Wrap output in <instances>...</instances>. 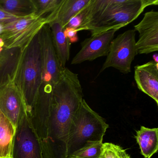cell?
I'll list each match as a JSON object with an SVG mask.
<instances>
[{"mask_svg":"<svg viewBox=\"0 0 158 158\" xmlns=\"http://www.w3.org/2000/svg\"><path fill=\"white\" fill-rule=\"evenodd\" d=\"M16 127L0 110V157L11 158Z\"/></svg>","mask_w":158,"mask_h":158,"instance_id":"e0dca14e","label":"cell"},{"mask_svg":"<svg viewBox=\"0 0 158 158\" xmlns=\"http://www.w3.org/2000/svg\"><path fill=\"white\" fill-rule=\"evenodd\" d=\"M36 8L35 14L46 18L53 12L62 0H33Z\"/></svg>","mask_w":158,"mask_h":158,"instance_id":"44dd1931","label":"cell"},{"mask_svg":"<svg viewBox=\"0 0 158 158\" xmlns=\"http://www.w3.org/2000/svg\"><path fill=\"white\" fill-rule=\"evenodd\" d=\"M119 28L111 29L91 35L81 43V48L76 54L71 64H80L85 61H92L100 57L107 56L111 42Z\"/></svg>","mask_w":158,"mask_h":158,"instance_id":"9c48e42d","label":"cell"},{"mask_svg":"<svg viewBox=\"0 0 158 158\" xmlns=\"http://www.w3.org/2000/svg\"><path fill=\"white\" fill-rule=\"evenodd\" d=\"M153 61L158 63V55L157 53H155L153 56Z\"/></svg>","mask_w":158,"mask_h":158,"instance_id":"484cf974","label":"cell"},{"mask_svg":"<svg viewBox=\"0 0 158 158\" xmlns=\"http://www.w3.org/2000/svg\"><path fill=\"white\" fill-rule=\"evenodd\" d=\"M0 158H8V157H6V158H1V157H0Z\"/></svg>","mask_w":158,"mask_h":158,"instance_id":"4316f807","label":"cell"},{"mask_svg":"<svg viewBox=\"0 0 158 158\" xmlns=\"http://www.w3.org/2000/svg\"><path fill=\"white\" fill-rule=\"evenodd\" d=\"M23 50L4 48L0 53V87L14 79L19 68Z\"/></svg>","mask_w":158,"mask_h":158,"instance_id":"4fadbf2b","label":"cell"},{"mask_svg":"<svg viewBox=\"0 0 158 158\" xmlns=\"http://www.w3.org/2000/svg\"><path fill=\"white\" fill-rule=\"evenodd\" d=\"M25 106L24 98L14 79L0 87V110L15 127Z\"/></svg>","mask_w":158,"mask_h":158,"instance_id":"8fae6325","label":"cell"},{"mask_svg":"<svg viewBox=\"0 0 158 158\" xmlns=\"http://www.w3.org/2000/svg\"><path fill=\"white\" fill-rule=\"evenodd\" d=\"M77 33L75 29L73 28H66L64 29V35L71 43L77 41Z\"/></svg>","mask_w":158,"mask_h":158,"instance_id":"cb8c5ba5","label":"cell"},{"mask_svg":"<svg viewBox=\"0 0 158 158\" xmlns=\"http://www.w3.org/2000/svg\"><path fill=\"white\" fill-rule=\"evenodd\" d=\"M86 7L70 20L64 29L66 28H70L77 30L80 27L85 15Z\"/></svg>","mask_w":158,"mask_h":158,"instance_id":"7402d4cb","label":"cell"},{"mask_svg":"<svg viewBox=\"0 0 158 158\" xmlns=\"http://www.w3.org/2000/svg\"><path fill=\"white\" fill-rule=\"evenodd\" d=\"M102 145V142H89L67 158H99Z\"/></svg>","mask_w":158,"mask_h":158,"instance_id":"d6986e66","label":"cell"},{"mask_svg":"<svg viewBox=\"0 0 158 158\" xmlns=\"http://www.w3.org/2000/svg\"><path fill=\"white\" fill-rule=\"evenodd\" d=\"M90 0H62L56 10L46 18L47 24L58 22L64 29L72 18L87 6Z\"/></svg>","mask_w":158,"mask_h":158,"instance_id":"5bb4252c","label":"cell"},{"mask_svg":"<svg viewBox=\"0 0 158 158\" xmlns=\"http://www.w3.org/2000/svg\"><path fill=\"white\" fill-rule=\"evenodd\" d=\"M135 32L134 29H130L114 38L99 74L110 67L115 68L124 74L131 72L132 62L137 55Z\"/></svg>","mask_w":158,"mask_h":158,"instance_id":"8992f818","label":"cell"},{"mask_svg":"<svg viewBox=\"0 0 158 158\" xmlns=\"http://www.w3.org/2000/svg\"><path fill=\"white\" fill-rule=\"evenodd\" d=\"M47 24L46 18L35 14L2 26L0 38L4 42V48L23 50Z\"/></svg>","mask_w":158,"mask_h":158,"instance_id":"277c9868","label":"cell"},{"mask_svg":"<svg viewBox=\"0 0 158 158\" xmlns=\"http://www.w3.org/2000/svg\"><path fill=\"white\" fill-rule=\"evenodd\" d=\"M22 18L15 16L0 8V25L3 26Z\"/></svg>","mask_w":158,"mask_h":158,"instance_id":"603a6c76","label":"cell"},{"mask_svg":"<svg viewBox=\"0 0 158 158\" xmlns=\"http://www.w3.org/2000/svg\"><path fill=\"white\" fill-rule=\"evenodd\" d=\"M158 0H132L126 6L114 11L86 27L91 35L126 26L136 19L148 6L158 5Z\"/></svg>","mask_w":158,"mask_h":158,"instance_id":"52a82bcc","label":"cell"},{"mask_svg":"<svg viewBox=\"0 0 158 158\" xmlns=\"http://www.w3.org/2000/svg\"><path fill=\"white\" fill-rule=\"evenodd\" d=\"M83 88L77 74L62 69L53 87L44 158H67L69 132L72 119L83 100Z\"/></svg>","mask_w":158,"mask_h":158,"instance_id":"6da1fadb","label":"cell"},{"mask_svg":"<svg viewBox=\"0 0 158 158\" xmlns=\"http://www.w3.org/2000/svg\"><path fill=\"white\" fill-rule=\"evenodd\" d=\"M4 49V44L3 40L0 38V53Z\"/></svg>","mask_w":158,"mask_h":158,"instance_id":"d4e9b609","label":"cell"},{"mask_svg":"<svg viewBox=\"0 0 158 158\" xmlns=\"http://www.w3.org/2000/svg\"><path fill=\"white\" fill-rule=\"evenodd\" d=\"M48 25L50 27L53 46L60 64L62 68H64L70 59L71 43L65 36L64 29L59 23L52 22Z\"/></svg>","mask_w":158,"mask_h":158,"instance_id":"9a60e30c","label":"cell"},{"mask_svg":"<svg viewBox=\"0 0 158 158\" xmlns=\"http://www.w3.org/2000/svg\"><path fill=\"white\" fill-rule=\"evenodd\" d=\"M0 8L18 17H27L36 12L33 0H0Z\"/></svg>","mask_w":158,"mask_h":158,"instance_id":"ac0fdd59","label":"cell"},{"mask_svg":"<svg viewBox=\"0 0 158 158\" xmlns=\"http://www.w3.org/2000/svg\"><path fill=\"white\" fill-rule=\"evenodd\" d=\"M38 34L23 50L21 62L14 78L15 82L24 98L28 113L31 111L42 82L40 46Z\"/></svg>","mask_w":158,"mask_h":158,"instance_id":"3957f363","label":"cell"},{"mask_svg":"<svg viewBox=\"0 0 158 158\" xmlns=\"http://www.w3.org/2000/svg\"><path fill=\"white\" fill-rule=\"evenodd\" d=\"M135 138L141 154L145 158H150L158 150V128L141 126L136 132Z\"/></svg>","mask_w":158,"mask_h":158,"instance_id":"2e32d148","label":"cell"},{"mask_svg":"<svg viewBox=\"0 0 158 158\" xmlns=\"http://www.w3.org/2000/svg\"><path fill=\"white\" fill-rule=\"evenodd\" d=\"M134 78L138 88L158 105V63L150 61L135 67Z\"/></svg>","mask_w":158,"mask_h":158,"instance_id":"7c38bea8","label":"cell"},{"mask_svg":"<svg viewBox=\"0 0 158 158\" xmlns=\"http://www.w3.org/2000/svg\"><path fill=\"white\" fill-rule=\"evenodd\" d=\"M99 158H131L125 150L111 143H102Z\"/></svg>","mask_w":158,"mask_h":158,"instance_id":"ffe728a7","label":"cell"},{"mask_svg":"<svg viewBox=\"0 0 158 158\" xmlns=\"http://www.w3.org/2000/svg\"><path fill=\"white\" fill-rule=\"evenodd\" d=\"M139 33L136 41L137 54H148L158 51V11L152 10L144 14L141 21L134 26Z\"/></svg>","mask_w":158,"mask_h":158,"instance_id":"30bf717a","label":"cell"},{"mask_svg":"<svg viewBox=\"0 0 158 158\" xmlns=\"http://www.w3.org/2000/svg\"><path fill=\"white\" fill-rule=\"evenodd\" d=\"M109 125L89 106L84 99L71 123L67 157L90 142H102Z\"/></svg>","mask_w":158,"mask_h":158,"instance_id":"7a4b0ae2","label":"cell"},{"mask_svg":"<svg viewBox=\"0 0 158 158\" xmlns=\"http://www.w3.org/2000/svg\"><path fill=\"white\" fill-rule=\"evenodd\" d=\"M38 35L41 57L42 82L40 87L53 90L60 79L63 68L56 54L48 24L44 25Z\"/></svg>","mask_w":158,"mask_h":158,"instance_id":"ba28073f","label":"cell"},{"mask_svg":"<svg viewBox=\"0 0 158 158\" xmlns=\"http://www.w3.org/2000/svg\"></svg>","mask_w":158,"mask_h":158,"instance_id":"83f0119b","label":"cell"},{"mask_svg":"<svg viewBox=\"0 0 158 158\" xmlns=\"http://www.w3.org/2000/svg\"><path fill=\"white\" fill-rule=\"evenodd\" d=\"M11 158H44L40 140L26 106L22 109L13 141Z\"/></svg>","mask_w":158,"mask_h":158,"instance_id":"5b68a950","label":"cell"}]
</instances>
